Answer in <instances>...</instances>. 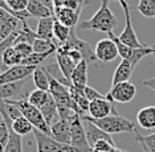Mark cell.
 Here are the masks:
<instances>
[{
	"mask_svg": "<svg viewBox=\"0 0 155 152\" xmlns=\"http://www.w3.org/2000/svg\"><path fill=\"white\" fill-rule=\"evenodd\" d=\"M118 19L114 16L111 9L109 8V0H102L100 9L93 15L89 20H84L80 23V28L87 31H96L104 32V33H110L118 27Z\"/></svg>",
	"mask_w": 155,
	"mask_h": 152,
	"instance_id": "obj_1",
	"label": "cell"
},
{
	"mask_svg": "<svg viewBox=\"0 0 155 152\" xmlns=\"http://www.w3.org/2000/svg\"><path fill=\"white\" fill-rule=\"evenodd\" d=\"M82 118L94 123L97 127H100L102 131L107 132L109 135H111V134H122V132H131V134L139 132L137 130L135 123H133L131 121L123 118L121 115H109L102 119H94L89 115H84Z\"/></svg>",
	"mask_w": 155,
	"mask_h": 152,
	"instance_id": "obj_2",
	"label": "cell"
},
{
	"mask_svg": "<svg viewBox=\"0 0 155 152\" xmlns=\"http://www.w3.org/2000/svg\"><path fill=\"white\" fill-rule=\"evenodd\" d=\"M7 103H11L13 106H16L17 108L20 110V112L25 116V118L29 121V123L32 125L35 128L40 130L48 135H51V126L47 123L45 118L41 114V111L38 110L36 106L31 105L28 99H20V101H16V99H5Z\"/></svg>",
	"mask_w": 155,
	"mask_h": 152,
	"instance_id": "obj_3",
	"label": "cell"
},
{
	"mask_svg": "<svg viewBox=\"0 0 155 152\" xmlns=\"http://www.w3.org/2000/svg\"><path fill=\"white\" fill-rule=\"evenodd\" d=\"M70 126V146L74 148L76 152H93V148L87 143L86 132L84 122L80 114L74 112L69 118Z\"/></svg>",
	"mask_w": 155,
	"mask_h": 152,
	"instance_id": "obj_4",
	"label": "cell"
},
{
	"mask_svg": "<svg viewBox=\"0 0 155 152\" xmlns=\"http://www.w3.org/2000/svg\"><path fill=\"white\" fill-rule=\"evenodd\" d=\"M32 134L35 135V140H36L37 152H76L72 146L60 143L57 140H54L51 135L37 128H33Z\"/></svg>",
	"mask_w": 155,
	"mask_h": 152,
	"instance_id": "obj_5",
	"label": "cell"
},
{
	"mask_svg": "<svg viewBox=\"0 0 155 152\" xmlns=\"http://www.w3.org/2000/svg\"><path fill=\"white\" fill-rule=\"evenodd\" d=\"M137 94L135 85L131 83L130 81L126 82H119L117 85H113L111 89L109 90L106 95V99L111 103H127L134 99Z\"/></svg>",
	"mask_w": 155,
	"mask_h": 152,
	"instance_id": "obj_6",
	"label": "cell"
},
{
	"mask_svg": "<svg viewBox=\"0 0 155 152\" xmlns=\"http://www.w3.org/2000/svg\"><path fill=\"white\" fill-rule=\"evenodd\" d=\"M121 3V7L125 12V28H123L122 33L119 34V40L122 42H125L126 45H129L130 48H140V47H144V45L138 40L137 37V33L134 32V28H133V23H131V8L129 7L127 2L126 0H119Z\"/></svg>",
	"mask_w": 155,
	"mask_h": 152,
	"instance_id": "obj_7",
	"label": "cell"
},
{
	"mask_svg": "<svg viewBox=\"0 0 155 152\" xmlns=\"http://www.w3.org/2000/svg\"><path fill=\"white\" fill-rule=\"evenodd\" d=\"M60 47H64L65 49H77L78 52L82 53L84 60L87 62V65L94 63L97 61V56H96L94 49L89 45V42H86V41H84V40H81V38L77 37L76 28H72L69 38L66 40V42L64 45H60Z\"/></svg>",
	"mask_w": 155,
	"mask_h": 152,
	"instance_id": "obj_8",
	"label": "cell"
},
{
	"mask_svg": "<svg viewBox=\"0 0 155 152\" xmlns=\"http://www.w3.org/2000/svg\"><path fill=\"white\" fill-rule=\"evenodd\" d=\"M0 116L5 121L7 126H8V130H9V140L4 148V152H23V140H21L23 136L17 135L12 130V119L8 115L4 101H0Z\"/></svg>",
	"mask_w": 155,
	"mask_h": 152,
	"instance_id": "obj_9",
	"label": "cell"
},
{
	"mask_svg": "<svg viewBox=\"0 0 155 152\" xmlns=\"http://www.w3.org/2000/svg\"><path fill=\"white\" fill-rule=\"evenodd\" d=\"M37 66H27V65H16L9 68L7 72L0 74V85L15 83L19 81L25 79L28 76L33 74Z\"/></svg>",
	"mask_w": 155,
	"mask_h": 152,
	"instance_id": "obj_10",
	"label": "cell"
},
{
	"mask_svg": "<svg viewBox=\"0 0 155 152\" xmlns=\"http://www.w3.org/2000/svg\"><path fill=\"white\" fill-rule=\"evenodd\" d=\"M87 114L94 119H102L109 115H118V112H117V108H115V103H111L106 98H104V99L91 101L89 105Z\"/></svg>",
	"mask_w": 155,
	"mask_h": 152,
	"instance_id": "obj_11",
	"label": "cell"
},
{
	"mask_svg": "<svg viewBox=\"0 0 155 152\" xmlns=\"http://www.w3.org/2000/svg\"><path fill=\"white\" fill-rule=\"evenodd\" d=\"M94 52H96L97 60L102 62H110L113 60H115L117 56H119L115 42L109 37L102 38V40L98 41L96 48H94Z\"/></svg>",
	"mask_w": 155,
	"mask_h": 152,
	"instance_id": "obj_12",
	"label": "cell"
},
{
	"mask_svg": "<svg viewBox=\"0 0 155 152\" xmlns=\"http://www.w3.org/2000/svg\"><path fill=\"white\" fill-rule=\"evenodd\" d=\"M19 20L5 9L0 8V42L7 40L13 32L19 29Z\"/></svg>",
	"mask_w": 155,
	"mask_h": 152,
	"instance_id": "obj_13",
	"label": "cell"
},
{
	"mask_svg": "<svg viewBox=\"0 0 155 152\" xmlns=\"http://www.w3.org/2000/svg\"><path fill=\"white\" fill-rule=\"evenodd\" d=\"M38 110L41 111V114L45 118V121L49 126L54 125L57 121H60V115H58V110H57V103H56L54 98L52 97L51 93H48L47 98L44 99V102L38 106Z\"/></svg>",
	"mask_w": 155,
	"mask_h": 152,
	"instance_id": "obj_14",
	"label": "cell"
},
{
	"mask_svg": "<svg viewBox=\"0 0 155 152\" xmlns=\"http://www.w3.org/2000/svg\"><path fill=\"white\" fill-rule=\"evenodd\" d=\"M82 118V116H81ZM82 122H84V127H85V132H86V139H87V143L90 144V147L93 148L94 144L100 140H109V142L114 143L111 139V136L109 135L107 132L102 131L100 127H97L94 123H91L89 121H86L85 118H82Z\"/></svg>",
	"mask_w": 155,
	"mask_h": 152,
	"instance_id": "obj_15",
	"label": "cell"
},
{
	"mask_svg": "<svg viewBox=\"0 0 155 152\" xmlns=\"http://www.w3.org/2000/svg\"><path fill=\"white\" fill-rule=\"evenodd\" d=\"M81 11H76L68 7H61V8L54 9V17L58 20L61 24H64L68 28H76L77 23L80 20Z\"/></svg>",
	"mask_w": 155,
	"mask_h": 152,
	"instance_id": "obj_16",
	"label": "cell"
},
{
	"mask_svg": "<svg viewBox=\"0 0 155 152\" xmlns=\"http://www.w3.org/2000/svg\"><path fill=\"white\" fill-rule=\"evenodd\" d=\"M51 136L54 140L62 143V144H69L70 146V126L69 121L60 119L51 126Z\"/></svg>",
	"mask_w": 155,
	"mask_h": 152,
	"instance_id": "obj_17",
	"label": "cell"
},
{
	"mask_svg": "<svg viewBox=\"0 0 155 152\" xmlns=\"http://www.w3.org/2000/svg\"><path fill=\"white\" fill-rule=\"evenodd\" d=\"M56 60H57V63L60 66L61 73L64 74V77L70 82L73 70L76 69L77 63L73 61V60L70 58L68 54H66V52L62 48H57V50H56Z\"/></svg>",
	"mask_w": 155,
	"mask_h": 152,
	"instance_id": "obj_18",
	"label": "cell"
},
{
	"mask_svg": "<svg viewBox=\"0 0 155 152\" xmlns=\"http://www.w3.org/2000/svg\"><path fill=\"white\" fill-rule=\"evenodd\" d=\"M54 20H56V17H53V16L44 17V19L38 20L37 28H36V33H37L38 38H43V40H47V41H52L53 44H56V38L53 36Z\"/></svg>",
	"mask_w": 155,
	"mask_h": 152,
	"instance_id": "obj_19",
	"label": "cell"
},
{
	"mask_svg": "<svg viewBox=\"0 0 155 152\" xmlns=\"http://www.w3.org/2000/svg\"><path fill=\"white\" fill-rule=\"evenodd\" d=\"M137 123L144 130H155V106H146L137 112Z\"/></svg>",
	"mask_w": 155,
	"mask_h": 152,
	"instance_id": "obj_20",
	"label": "cell"
},
{
	"mask_svg": "<svg viewBox=\"0 0 155 152\" xmlns=\"http://www.w3.org/2000/svg\"><path fill=\"white\" fill-rule=\"evenodd\" d=\"M70 82H72L73 86L80 90H84L87 86V62L85 60H82L76 66V69L73 70Z\"/></svg>",
	"mask_w": 155,
	"mask_h": 152,
	"instance_id": "obj_21",
	"label": "cell"
},
{
	"mask_svg": "<svg viewBox=\"0 0 155 152\" xmlns=\"http://www.w3.org/2000/svg\"><path fill=\"white\" fill-rule=\"evenodd\" d=\"M134 69L135 68H134L133 63L130 62V60H122L121 63H119L117 66V69H115L114 76H113V85L129 81L134 72Z\"/></svg>",
	"mask_w": 155,
	"mask_h": 152,
	"instance_id": "obj_22",
	"label": "cell"
},
{
	"mask_svg": "<svg viewBox=\"0 0 155 152\" xmlns=\"http://www.w3.org/2000/svg\"><path fill=\"white\" fill-rule=\"evenodd\" d=\"M27 12L29 13L35 19H44V17H51L53 16V13L51 12V9L44 4L41 0H28V7ZM54 17V16H53Z\"/></svg>",
	"mask_w": 155,
	"mask_h": 152,
	"instance_id": "obj_23",
	"label": "cell"
},
{
	"mask_svg": "<svg viewBox=\"0 0 155 152\" xmlns=\"http://www.w3.org/2000/svg\"><path fill=\"white\" fill-rule=\"evenodd\" d=\"M69 91H70V95H72L73 101H74V103L77 106V108H78V114L82 116L84 112L89 111L90 102L87 101V98L85 97V94H84V90L77 89V87H74L73 85L69 87Z\"/></svg>",
	"mask_w": 155,
	"mask_h": 152,
	"instance_id": "obj_24",
	"label": "cell"
},
{
	"mask_svg": "<svg viewBox=\"0 0 155 152\" xmlns=\"http://www.w3.org/2000/svg\"><path fill=\"white\" fill-rule=\"evenodd\" d=\"M25 79L19 81L15 83H5V85H0V101H5V99H12L13 97L20 94Z\"/></svg>",
	"mask_w": 155,
	"mask_h": 152,
	"instance_id": "obj_25",
	"label": "cell"
},
{
	"mask_svg": "<svg viewBox=\"0 0 155 152\" xmlns=\"http://www.w3.org/2000/svg\"><path fill=\"white\" fill-rule=\"evenodd\" d=\"M33 128L35 127L31 125L29 121L23 114H20L19 116L12 119V130L20 136H25L28 134L33 132Z\"/></svg>",
	"mask_w": 155,
	"mask_h": 152,
	"instance_id": "obj_26",
	"label": "cell"
},
{
	"mask_svg": "<svg viewBox=\"0 0 155 152\" xmlns=\"http://www.w3.org/2000/svg\"><path fill=\"white\" fill-rule=\"evenodd\" d=\"M36 38H38L36 31H32L27 25V21H23L21 28H19V33H17L15 44H19V42H28V44L33 45V42Z\"/></svg>",
	"mask_w": 155,
	"mask_h": 152,
	"instance_id": "obj_27",
	"label": "cell"
},
{
	"mask_svg": "<svg viewBox=\"0 0 155 152\" xmlns=\"http://www.w3.org/2000/svg\"><path fill=\"white\" fill-rule=\"evenodd\" d=\"M32 78H33V83L36 85L37 89L49 91V76L43 66H37L36 70L32 74Z\"/></svg>",
	"mask_w": 155,
	"mask_h": 152,
	"instance_id": "obj_28",
	"label": "cell"
},
{
	"mask_svg": "<svg viewBox=\"0 0 155 152\" xmlns=\"http://www.w3.org/2000/svg\"><path fill=\"white\" fill-rule=\"evenodd\" d=\"M70 31L72 28L65 27L64 24H61L58 20H54V25H53V36L56 38V47H60V45H64L66 40L69 38Z\"/></svg>",
	"mask_w": 155,
	"mask_h": 152,
	"instance_id": "obj_29",
	"label": "cell"
},
{
	"mask_svg": "<svg viewBox=\"0 0 155 152\" xmlns=\"http://www.w3.org/2000/svg\"><path fill=\"white\" fill-rule=\"evenodd\" d=\"M17 33H19V29H17L16 32H13V33L9 36L7 40H4L3 42H0V74L7 72L9 68L4 63V60H3V56H4V52L8 49L9 47H12L13 44H15V40L17 37Z\"/></svg>",
	"mask_w": 155,
	"mask_h": 152,
	"instance_id": "obj_30",
	"label": "cell"
},
{
	"mask_svg": "<svg viewBox=\"0 0 155 152\" xmlns=\"http://www.w3.org/2000/svg\"><path fill=\"white\" fill-rule=\"evenodd\" d=\"M3 60H4V63L8 68H12V66L16 65H21L23 57L19 54V52L15 49V47H9L7 50L4 52V56H3Z\"/></svg>",
	"mask_w": 155,
	"mask_h": 152,
	"instance_id": "obj_31",
	"label": "cell"
},
{
	"mask_svg": "<svg viewBox=\"0 0 155 152\" xmlns=\"http://www.w3.org/2000/svg\"><path fill=\"white\" fill-rule=\"evenodd\" d=\"M107 37L111 38V40L115 42V45H117V48H118V54H119V57H121L122 60H129L130 56H131L133 48H130L129 45H126L125 42H122L121 40H119V37L114 34V32H110V33H107Z\"/></svg>",
	"mask_w": 155,
	"mask_h": 152,
	"instance_id": "obj_32",
	"label": "cell"
},
{
	"mask_svg": "<svg viewBox=\"0 0 155 152\" xmlns=\"http://www.w3.org/2000/svg\"><path fill=\"white\" fill-rule=\"evenodd\" d=\"M135 142L140 144V147L144 150V152H155V132L151 135H140L135 134Z\"/></svg>",
	"mask_w": 155,
	"mask_h": 152,
	"instance_id": "obj_33",
	"label": "cell"
},
{
	"mask_svg": "<svg viewBox=\"0 0 155 152\" xmlns=\"http://www.w3.org/2000/svg\"><path fill=\"white\" fill-rule=\"evenodd\" d=\"M149 54H153V48L151 47H140V48H133V52H131V56H130V62L133 63V66L135 68L137 65L139 63V61L142 60L143 57Z\"/></svg>",
	"mask_w": 155,
	"mask_h": 152,
	"instance_id": "obj_34",
	"label": "cell"
},
{
	"mask_svg": "<svg viewBox=\"0 0 155 152\" xmlns=\"http://www.w3.org/2000/svg\"><path fill=\"white\" fill-rule=\"evenodd\" d=\"M135 9L144 17H155V0H139Z\"/></svg>",
	"mask_w": 155,
	"mask_h": 152,
	"instance_id": "obj_35",
	"label": "cell"
},
{
	"mask_svg": "<svg viewBox=\"0 0 155 152\" xmlns=\"http://www.w3.org/2000/svg\"><path fill=\"white\" fill-rule=\"evenodd\" d=\"M32 47H33L35 53H47V52H51V50H57L56 44H53L52 41L43 40V38H36Z\"/></svg>",
	"mask_w": 155,
	"mask_h": 152,
	"instance_id": "obj_36",
	"label": "cell"
},
{
	"mask_svg": "<svg viewBox=\"0 0 155 152\" xmlns=\"http://www.w3.org/2000/svg\"><path fill=\"white\" fill-rule=\"evenodd\" d=\"M48 93H49V91L36 89V90H33L32 93L28 95L27 99H28V102H29L31 105H33V106H36V107H38V106H40L44 102L45 98H47Z\"/></svg>",
	"mask_w": 155,
	"mask_h": 152,
	"instance_id": "obj_37",
	"label": "cell"
},
{
	"mask_svg": "<svg viewBox=\"0 0 155 152\" xmlns=\"http://www.w3.org/2000/svg\"><path fill=\"white\" fill-rule=\"evenodd\" d=\"M13 47L17 52H19V54L24 58H27L28 56H31L33 53V47L32 44H28V42H19V44H13Z\"/></svg>",
	"mask_w": 155,
	"mask_h": 152,
	"instance_id": "obj_38",
	"label": "cell"
},
{
	"mask_svg": "<svg viewBox=\"0 0 155 152\" xmlns=\"http://www.w3.org/2000/svg\"><path fill=\"white\" fill-rule=\"evenodd\" d=\"M9 140V130H8V126H7V123L4 119L0 116V146L4 147L7 146V143H8Z\"/></svg>",
	"mask_w": 155,
	"mask_h": 152,
	"instance_id": "obj_39",
	"label": "cell"
},
{
	"mask_svg": "<svg viewBox=\"0 0 155 152\" xmlns=\"http://www.w3.org/2000/svg\"><path fill=\"white\" fill-rule=\"evenodd\" d=\"M84 94H85V97L87 98V101H89V102L96 101V99H104V98H106V95H102L101 93H98V91L94 89V87H90V86H86L85 89H84Z\"/></svg>",
	"mask_w": 155,
	"mask_h": 152,
	"instance_id": "obj_40",
	"label": "cell"
},
{
	"mask_svg": "<svg viewBox=\"0 0 155 152\" xmlns=\"http://www.w3.org/2000/svg\"><path fill=\"white\" fill-rule=\"evenodd\" d=\"M114 147V143L109 142V140H100L94 144L93 151H98V152H109L111 148Z\"/></svg>",
	"mask_w": 155,
	"mask_h": 152,
	"instance_id": "obj_41",
	"label": "cell"
},
{
	"mask_svg": "<svg viewBox=\"0 0 155 152\" xmlns=\"http://www.w3.org/2000/svg\"><path fill=\"white\" fill-rule=\"evenodd\" d=\"M58 48H62V49H64V50L66 52V54H68L69 57L72 58L73 61H74V62L77 63V65H78V63H80V62L84 60L82 53L78 52V50H77V49H65L64 47H58Z\"/></svg>",
	"mask_w": 155,
	"mask_h": 152,
	"instance_id": "obj_42",
	"label": "cell"
},
{
	"mask_svg": "<svg viewBox=\"0 0 155 152\" xmlns=\"http://www.w3.org/2000/svg\"><path fill=\"white\" fill-rule=\"evenodd\" d=\"M142 86L150 87L151 90H154V91H155V78H150V79H144V81H142Z\"/></svg>",
	"mask_w": 155,
	"mask_h": 152,
	"instance_id": "obj_43",
	"label": "cell"
},
{
	"mask_svg": "<svg viewBox=\"0 0 155 152\" xmlns=\"http://www.w3.org/2000/svg\"><path fill=\"white\" fill-rule=\"evenodd\" d=\"M41 2L51 9V12L53 13V16H54V0H41Z\"/></svg>",
	"mask_w": 155,
	"mask_h": 152,
	"instance_id": "obj_44",
	"label": "cell"
},
{
	"mask_svg": "<svg viewBox=\"0 0 155 152\" xmlns=\"http://www.w3.org/2000/svg\"><path fill=\"white\" fill-rule=\"evenodd\" d=\"M109 152H125V151H123V150H121V148H117V147H113V148H111V150H110V151H109Z\"/></svg>",
	"mask_w": 155,
	"mask_h": 152,
	"instance_id": "obj_45",
	"label": "cell"
},
{
	"mask_svg": "<svg viewBox=\"0 0 155 152\" xmlns=\"http://www.w3.org/2000/svg\"><path fill=\"white\" fill-rule=\"evenodd\" d=\"M151 48H153V56H154V60H155V44L151 45Z\"/></svg>",
	"mask_w": 155,
	"mask_h": 152,
	"instance_id": "obj_46",
	"label": "cell"
},
{
	"mask_svg": "<svg viewBox=\"0 0 155 152\" xmlns=\"http://www.w3.org/2000/svg\"><path fill=\"white\" fill-rule=\"evenodd\" d=\"M125 152H127V151H125Z\"/></svg>",
	"mask_w": 155,
	"mask_h": 152,
	"instance_id": "obj_47",
	"label": "cell"
},
{
	"mask_svg": "<svg viewBox=\"0 0 155 152\" xmlns=\"http://www.w3.org/2000/svg\"><path fill=\"white\" fill-rule=\"evenodd\" d=\"M118 2H119V0H118Z\"/></svg>",
	"mask_w": 155,
	"mask_h": 152,
	"instance_id": "obj_48",
	"label": "cell"
},
{
	"mask_svg": "<svg viewBox=\"0 0 155 152\" xmlns=\"http://www.w3.org/2000/svg\"><path fill=\"white\" fill-rule=\"evenodd\" d=\"M68 152H69V151H68Z\"/></svg>",
	"mask_w": 155,
	"mask_h": 152,
	"instance_id": "obj_49",
	"label": "cell"
}]
</instances>
